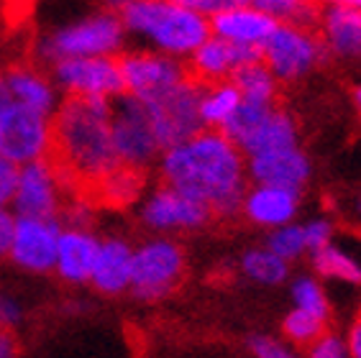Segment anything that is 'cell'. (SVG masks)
Segmentation results:
<instances>
[{"mask_svg": "<svg viewBox=\"0 0 361 358\" xmlns=\"http://www.w3.org/2000/svg\"><path fill=\"white\" fill-rule=\"evenodd\" d=\"M0 323H3V307H0Z\"/></svg>", "mask_w": 361, "mask_h": 358, "instance_id": "45", "label": "cell"}, {"mask_svg": "<svg viewBox=\"0 0 361 358\" xmlns=\"http://www.w3.org/2000/svg\"><path fill=\"white\" fill-rule=\"evenodd\" d=\"M331 3L348 8V11H359V13H361V0H331Z\"/></svg>", "mask_w": 361, "mask_h": 358, "instance_id": "41", "label": "cell"}, {"mask_svg": "<svg viewBox=\"0 0 361 358\" xmlns=\"http://www.w3.org/2000/svg\"><path fill=\"white\" fill-rule=\"evenodd\" d=\"M126 36L128 34L118 13L97 11L42 36L36 44V54L49 64L77 56H118Z\"/></svg>", "mask_w": 361, "mask_h": 358, "instance_id": "4", "label": "cell"}, {"mask_svg": "<svg viewBox=\"0 0 361 358\" xmlns=\"http://www.w3.org/2000/svg\"><path fill=\"white\" fill-rule=\"evenodd\" d=\"M131 248L121 241L100 243L95 266H92V282L103 292H121L126 284H131Z\"/></svg>", "mask_w": 361, "mask_h": 358, "instance_id": "22", "label": "cell"}, {"mask_svg": "<svg viewBox=\"0 0 361 358\" xmlns=\"http://www.w3.org/2000/svg\"><path fill=\"white\" fill-rule=\"evenodd\" d=\"M295 297H298L300 310L310 312V315L320 317V320H326L328 317V302H326V297H323L318 284L300 282L298 287H295Z\"/></svg>", "mask_w": 361, "mask_h": 358, "instance_id": "32", "label": "cell"}, {"mask_svg": "<svg viewBox=\"0 0 361 358\" xmlns=\"http://www.w3.org/2000/svg\"><path fill=\"white\" fill-rule=\"evenodd\" d=\"M51 80L67 97L116 100L123 95L118 56H77L51 64Z\"/></svg>", "mask_w": 361, "mask_h": 358, "instance_id": "9", "label": "cell"}, {"mask_svg": "<svg viewBox=\"0 0 361 358\" xmlns=\"http://www.w3.org/2000/svg\"><path fill=\"white\" fill-rule=\"evenodd\" d=\"M16 185H18V166L0 159V210H6L8 202H13Z\"/></svg>", "mask_w": 361, "mask_h": 358, "instance_id": "34", "label": "cell"}, {"mask_svg": "<svg viewBox=\"0 0 361 358\" xmlns=\"http://www.w3.org/2000/svg\"><path fill=\"white\" fill-rule=\"evenodd\" d=\"M200 97L202 85L197 80H188L164 97L146 105L149 116H152L154 131H157V138L161 144V152H167L172 146L205 131L200 118Z\"/></svg>", "mask_w": 361, "mask_h": 358, "instance_id": "10", "label": "cell"}, {"mask_svg": "<svg viewBox=\"0 0 361 358\" xmlns=\"http://www.w3.org/2000/svg\"><path fill=\"white\" fill-rule=\"evenodd\" d=\"M251 348L259 358H295L290 351H285L282 345H277L274 340H267V338H257L251 340Z\"/></svg>", "mask_w": 361, "mask_h": 358, "instance_id": "38", "label": "cell"}, {"mask_svg": "<svg viewBox=\"0 0 361 358\" xmlns=\"http://www.w3.org/2000/svg\"><path fill=\"white\" fill-rule=\"evenodd\" d=\"M97 251H100V243L85 230H80V228L62 233L59 256H56L59 274L67 276V279H87V276H92Z\"/></svg>", "mask_w": 361, "mask_h": 358, "instance_id": "23", "label": "cell"}, {"mask_svg": "<svg viewBox=\"0 0 361 358\" xmlns=\"http://www.w3.org/2000/svg\"><path fill=\"white\" fill-rule=\"evenodd\" d=\"M47 161L56 169L64 192L92 207V192L121 166L111 136V100L67 97L51 116V152Z\"/></svg>", "mask_w": 361, "mask_h": 358, "instance_id": "1", "label": "cell"}, {"mask_svg": "<svg viewBox=\"0 0 361 358\" xmlns=\"http://www.w3.org/2000/svg\"><path fill=\"white\" fill-rule=\"evenodd\" d=\"M18 356V340L13 331L6 323H0V358H16Z\"/></svg>", "mask_w": 361, "mask_h": 358, "instance_id": "39", "label": "cell"}, {"mask_svg": "<svg viewBox=\"0 0 361 358\" xmlns=\"http://www.w3.org/2000/svg\"><path fill=\"white\" fill-rule=\"evenodd\" d=\"M320 42L336 59H359L361 56V13L343 6L328 3L318 13Z\"/></svg>", "mask_w": 361, "mask_h": 358, "instance_id": "18", "label": "cell"}, {"mask_svg": "<svg viewBox=\"0 0 361 358\" xmlns=\"http://www.w3.org/2000/svg\"><path fill=\"white\" fill-rule=\"evenodd\" d=\"M177 6H182L185 11L195 16H202V18H216V16L226 13L231 8H238V6H246L249 0H174Z\"/></svg>", "mask_w": 361, "mask_h": 358, "instance_id": "33", "label": "cell"}, {"mask_svg": "<svg viewBox=\"0 0 361 358\" xmlns=\"http://www.w3.org/2000/svg\"><path fill=\"white\" fill-rule=\"evenodd\" d=\"M231 82L236 85V90L241 92L243 103H257V105H274L277 103L279 82L277 77L267 69L264 62H254L241 67L233 75Z\"/></svg>", "mask_w": 361, "mask_h": 358, "instance_id": "26", "label": "cell"}, {"mask_svg": "<svg viewBox=\"0 0 361 358\" xmlns=\"http://www.w3.org/2000/svg\"><path fill=\"white\" fill-rule=\"evenodd\" d=\"M285 333L295 340V343H300L302 348H307V351L318 343L320 338L328 335L326 320H320V317L310 315V312H305V310H295L290 317H287Z\"/></svg>", "mask_w": 361, "mask_h": 358, "instance_id": "28", "label": "cell"}, {"mask_svg": "<svg viewBox=\"0 0 361 358\" xmlns=\"http://www.w3.org/2000/svg\"><path fill=\"white\" fill-rule=\"evenodd\" d=\"M111 136L121 166L144 172L161 156L149 108L131 95H121L111 103Z\"/></svg>", "mask_w": 361, "mask_h": 358, "instance_id": "5", "label": "cell"}, {"mask_svg": "<svg viewBox=\"0 0 361 358\" xmlns=\"http://www.w3.org/2000/svg\"><path fill=\"white\" fill-rule=\"evenodd\" d=\"M307 353H310V358H346L343 345H341V340L334 335V333H328V335L320 338L318 343H315Z\"/></svg>", "mask_w": 361, "mask_h": 358, "instance_id": "36", "label": "cell"}, {"mask_svg": "<svg viewBox=\"0 0 361 358\" xmlns=\"http://www.w3.org/2000/svg\"><path fill=\"white\" fill-rule=\"evenodd\" d=\"M251 6L264 11L277 23H302L315 18L313 0H249Z\"/></svg>", "mask_w": 361, "mask_h": 358, "instance_id": "27", "label": "cell"}, {"mask_svg": "<svg viewBox=\"0 0 361 358\" xmlns=\"http://www.w3.org/2000/svg\"><path fill=\"white\" fill-rule=\"evenodd\" d=\"M298 121L290 116L282 108H271L269 116L259 123V128L251 133L246 141H243L238 149L246 159L251 156H262V154H274V152H285V149H295L298 146Z\"/></svg>", "mask_w": 361, "mask_h": 358, "instance_id": "21", "label": "cell"}, {"mask_svg": "<svg viewBox=\"0 0 361 358\" xmlns=\"http://www.w3.org/2000/svg\"><path fill=\"white\" fill-rule=\"evenodd\" d=\"M302 248H307V238H305V228H300V226H282L277 233L269 238V251L277 254L279 259L298 256Z\"/></svg>", "mask_w": 361, "mask_h": 358, "instance_id": "31", "label": "cell"}, {"mask_svg": "<svg viewBox=\"0 0 361 358\" xmlns=\"http://www.w3.org/2000/svg\"><path fill=\"white\" fill-rule=\"evenodd\" d=\"M113 3H118V8H121L123 3H131V0H113Z\"/></svg>", "mask_w": 361, "mask_h": 358, "instance_id": "44", "label": "cell"}, {"mask_svg": "<svg viewBox=\"0 0 361 358\" xmlns=\"http://www.w3.org/2000/svg\"><path fill=\"white\" fill-rule=\"evenodd\" d=\"M315 268L326 276H338V279H346V282H361V268L356 266L346 254H341L338 248L326 246L315 251Z\"/></svg>", "mask_w": 361, "mask_h": 358, "instance_id": "29", "label": "cell"}, {"mask_svg": "<svg viewBox=\"0 0 361 358\" xmlns=\"http://www.w3.org/2000/svg\"><path fill=\"white\" fill-rule=\"evenodd\" d=\"M59 226L56 221H31V218H16V233L11 256L26 268L47 271L56 264L59 256Z\"/></svg>", "mask_w": 361, "mask_h": 358, "instance_id": "15", "label": "cell"}, {"mask_svg": "<svg viewBox=\"0 0 361 358\" xmlns=\"http://www.w3.org/2000/svg\"><path fill=\"white\" fill-rule=\"evenodd\" d=\"M3 92L23 108H31L49 118L59 108V90H56L54 80L44 75L42 69L13 67L3 75Z\"/></svg>", "mask_w": 361, "mask_h": 358, "instance_id": "19", "label": "cell"}, {"mask_svg": "<svg viewBox=\"0 0 361 358\" xmlns=\"http://www.w3.org/2000/svg\"><path fill=\"white\" fill-rule=\"evenodd\" d=\"M159 174L167 187L208 205L213 218H233L243 213L249 177L246 156L226 133L205 128L161 152Z\"/></svg>", "mask_w": 361, "mask_h": 358, "instance_id": "2", "label": "cell"}, {"mask_svg": "<svg viewBox=\"0 0 361 358\" xmlns=\"http://www.w3.org/2000/svg\"><path fill=\"white\" fill-rule=\"evenodd\" d=\"M141 187H144V172L128 169V166H118L113 174L97 185L92 192V207L105 205V207H126L131 205L139 197Z\"/></svg>", "mask_w": 361, "mask_h": 358, "instance_id": "25", "label": "cell"}, {"mask_svg": "<svg viewBox=\"0 0 361 358\" xmlns=\"http://www.w3.org/2000/svg\"><path fill=\"white\" fill-rule=\"evenodd\" d=\"M118 62L123 75V95L136 97L144 105L159 100L190 80V69L182 64V59L152 49L126 51Z\"/></svg>", "mask_w": 361, "mask_h": 358, "instance_id": "8", "label": "cell"}, {"mask_svg": "<svg viewBox=\"0 0 361 358\" xmlns=\"http://www.w3.org/2000/svg\"><path fill=\"white\" fill-rule=\"evenodd\" d=\"M348 345H351V353H354V358H361V317L354 323V328H351Z\"/></svg>", "mask_w": 361, "mask_h": 358, "instance_id": "40", "label": "cell"}, {"mask_svg": "<svg viewBox=\"0 0 361 358\" xmlns=\"http://www.w3.org/2000/svg\"><path fill=\"white\" fill-rule=\"evenodd\" d=\"M243 268H246V274H251L259 282H282L287 274L285 259H279L271 251H251V254H246Z\"/></svg>", "mask_w": 361, "mask_h": 358, "instance_id": "30", "label": "cell"}, {"mask_svg": "<svg viewBox=\"0 0 361 358\" xmlns=\"http://www.w3.org/2000/svg\"><path fill=\"white\" fill-rule=\"evenodd\" d=\"M64 202V185L47 159L18 169V185L13 195V210L18 218L56 221Z\"/></svg>", "mask_w": 361, "mask_h": 358, "instance_id": "11", "label": "cell"}, {"mask_svg": "<svg viewBox=\"0 0 361 358\" xmlns=\"http://www.w3.org/2000/svg\"><path fill=\"white\" fill-rule=\"evenodd\" d=\"M6 95V92H3V75H0V97Z\"/></svg>", "mask_w": 361, "mask_h": 358, "instance_id": "43", "label": "cell"}, {"mask_svg": "<svg viewBox=\"0 0 361 358\" xmlns=\"http://www.w3.org/2000/svg\"><path fill=\"white\" fill-rule=\"evenodd\" d=\"M254 62H262V51L233 47L210 34V39H205L190 54V72L200 85H216L233 80L238 69Z\"/></svg>", "mask_w": 361, "mask_h": 358, "instance_id": "13", "label": "cell"}, {"mask_svg": "<svg viewBox=\"0 0 361 358\" xmlns=\"http://www.w3.org/2000/svg\"><path fill=\"white\" fill-rule=\"evenodd\" d=\"M238 105H241V92L231 80L228 82L202 85L200 118L208 131H223L226 123L236 116Z\"/></svg>", "mask_w": 361, "mask_h": 358, "instance_id": "24", "label": "cell"}, {"mask_svg": "<svg viewBox=\"0 0 361 358\" xmlns=\"http://www.w3.org/2000/svg\"><path fill=\"white\" fill-rule=\"evenodd\" d=\"M277 26L279 23L271 16L254 8L251 3L231 8L226 13L210 18V34L223 39V42L233 44V47L254 49V51L264 49V44L269 42V36L274 34Z\"/></svg>", "mask_w": 361, "mask_h": 358, "instance_id": "16", "label": "cell"}, {"mask_svg": "<svg viewBox=\"0 0 361 358\" xmlns=\"http://www.w3.org/2000/svg\"><path fill=\"white\" fill-rule=\"evenodd\" d=\"M359 213H361V197H359Z\"/></svg>", "mask_w": 361, "mask_h": 358, "instance_id": "46", "label": "cell"}, {"mask_svg": "<svg viewBox=\"0 0 361 358\" xmlns=\"http://www.w3.org/2000/svg\"><path fill=\"white\" fill-rule=\"evenodd\" d=\"M300 192L254 185L243 197V215L257 226H285L298 213Z\"/></svg>", "mask_w": 361, "mask_h": 358, "instance_id": "20", "label": "cell"}, {"mask_svg": "<svg viewBox=\"0 0 361 358\" xmlns=\"http://www.w3.org/2000/svg\"><path fill=\"white\" fill-rule=\"evenodd\" d=\"M51 152V118L0 97V159L18 169L42 161Z\"/></svg>", "mask_w": 361, "mask_h": 358, "instance_id": "7", "label": "cell"}, {"mask_svg": "<svg viewBox=\"0 0 361 358\" xmlns=\"http://www.w3.org/2000/svg\"><path fill=\"white\" fill-rule=\"evenodd\" d=\"M141 218L152 228H200L213 221L208 205L192 200L180 190L159 185L141 207Z\"/></svg>", "mask_w": 361, "mask_h": 358, "instance_id": "14", "label": "cell"}, {"mask_svg": "<svg viewBox=\"0 0 361 358\" xmlns=\"http://www.w3.org/2000/svg\"><path fill=\"white\" fill-rule=\"evenodd\" d=\"M351 100H354V108L359 111V116H361V85H356V87H354V97H351Z\"/></svg>", "mask_w": 361, "mask_h": 358, "instance_id": "42", "label": "cell"}, {"mask_svg": "<svg viewBox=\"0 0 361 358\" xmlns=\"http://www.w3.org/2000/svg\"><path fill=\"white\" fill-rule=\"evenodd\" d=\"M13 233H16V218L11 213H6V210H0V256L11 254Z\"/></svg>", "mask_w": 361, "mask_h": 358, "instance_id": "37", "label": "cell"}, {"mask_svg": "<svg viewBox=\"0 0 361 358\" xmlns=\"http://www.w3.org/2000/svg\"><path fill=\"white\" fill-rule=\"evenodd\" d=\"M185 276V256L174 243L157 241L133 254L131 284L139 297H164L177 290Z\"/></svg>", "mask_w": 361, "mask_h": 358, "instance_id": "12", "label": "cell"}, {"mask_svg": "<svg viewBox=\"0 0 361 358\" xmlns=\"http://www.w3.org/2000/svg\"><path fill=\"white\" fill-rule=\"evenodd\" d=\"M305 238H307V248H313V251L326 248L328 241H331V223H328V221L307 223V226H305Z\"/></svg>", "mask_w": 361, "mask_h": 358, "instance_id": "35", "label": "cell"}, {"mask_svg": "<svg viewBox=\"0 0 361 358\" xmlns=\"http://www.w3.org/2000/svg\"><path fill=\"white\" fill-rule=\"evenodd\" d=\"M126 34L136 36L152 51L185 59L210 39V21L177 6L174 0H131L118 8Z\"/></svg>", "mask_w": 361, "mask_h": 358, "instance_id": "3", "label": "cell"}, {"mask_svg": "<svg viewBox=\"0 0 361 358\" xmlns=\"http://www.w3.org/2000/svg\"><path fill=\"white\" fill-rule=\"evenodd\" d=\"M326 47L313 28L302 23H279L262 49V62L277 77V82H300L326 62Z\"/></svg>", "mask_w": 361, "mask_h": 358, "instance_id": "6", "label": "cell"}, {"mask_svg": "<svg viewBox=\"0 0 361 358\" xmlns=\"http://www.w3.org/2000/svg\"><path fill=\"white\" fill-rule=\"evenodd\" d=\"M246 172H249L251 182H257V185L300 192L310 179V159L305 156L300 146H295V149H285V152L246 159Z\"/></svg>", "mask_w": 361, "mask_h": 358, "instance_id": "17", "label": "cell"}]
</instances>
